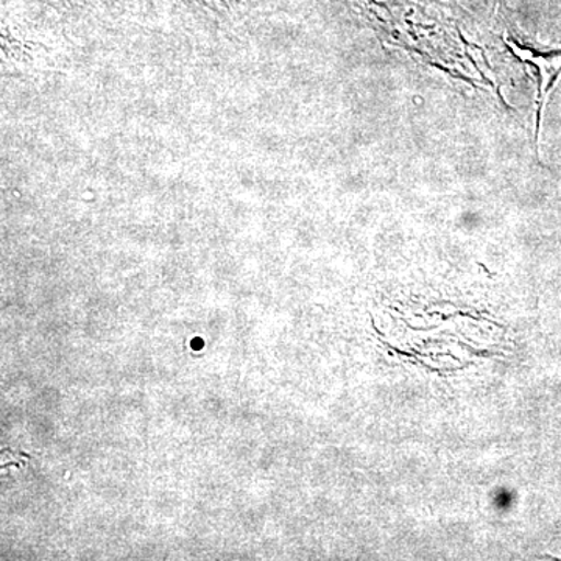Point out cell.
I'll return each mask as SVG.
<instances>
[{
  "mask_svg": "<svg viewBox=\"0 0 561 561\" xmlns=\"http://www.w3.org/2000/svg\"><path fill=\"white\" fill-rule=\"evenodd\" d=\"M206 2H216L219 3V5H230L234 0H206Z\"/></svg>",
  "mask_w": 561,
  "mask_h": 561,
  "instance_id": "6da1fadb",
  "label": "cell"
},
{
  "mask_svg": "<svg viewBox=\"0 0 561 561\" xmlns=\"http://www.w3.org/2000/svg\"><path fill=\"white\" fill-rule=\"evenodd\" d=\"M489 2H490V0H485V3H489Z\"/></svg>",
  "mask_w": 561,
  "mask_h": 561,
  "instance_id": "7a4b0ae2",
  "label": "cell"
}]
</instances>
